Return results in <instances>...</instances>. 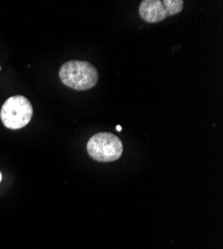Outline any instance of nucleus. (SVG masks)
I'll use <instances>...</instances> for the list:
<instances>
[{
    "instance_id": "7ed1b4c3",
    "label": "nucleus",
    "mask_w": 223,
    "mask_h": 249,
    "mask_svg": "<svg viewBox=\"0 0 223 249\" xmlns=\"http://www.w3.org/2000/svg\"><path fill=\"white\" fill-rule=\"evenodd\" d=\"M88 155L95 160L109 162L117 160L123 152L121 140L112 133L102 132L91 137L87 142Z\"/></svg>"
},
{
    "instance_id": "423d86ee",
    "label": "nucleus",
    "mask_w": 223,
    "mask_h": 249,
    "mask_svg": "<svg viewBox=\"0 0 223 249\" xmlns=\"http://www.w3.org/2000/svg\"><path fill=\"white\" fill-rule=\"evenodd\" d=\"M1 178H2V176H1V173H0V181H1Z\"/></svg>"
},
{
    "instance_id": "20e7f679",
    "label": "nucleus",
    "mask_w": 223,
    "mask_h": 249,
    "mask_svg": "<svg viewBox=\"0 0 223 249\" xmlns=\"http://www.w3.org/2000/svg\"><path fill=\"white\" fill-rule=\"evenodd\" d=\"M183 3L182 0H144L139 5V15L147 23H157L180 13Z\"/></svg>"
},
{
    "instance_id": "f03ea898",
    "label": "nucleus",
    "mask_w": 223,
    "mask_h": 249,
    "mask_svg": "<svg viewBox=\"0 0 223 249\" xmlns=\"http://www.w3.org/2000/svg\"><path fill=\"white\" fill-rule=\"evenodd\" d=\"M33 116L31 103L24 96H13L5 101L0 111V119L10 130H19L30 122Z\"/></svg>"
},
{
    "instance_id": "39448f33",
    "label": "nucleus",
    "mask_w": 223,
    "mask_h": 249,
    "mask_svg": "<svg viewBox=\"0 0 223 249\" xmlns=\"http://www.w3.org/2000/svg\"><path fill=\"white\" fill-rule=\"evenodd\" d=\"M116 130L118 132H121V131H122V127H121V126H116Z\"/></svg>"
},
{
    "instance_id": "f257e3e1",
    "label": "nucleus",
    "mask_w": 223,
    "mask_h": 249,
    "mask_svg": "<svg viewBox=\"0 0 223 249\" xmlns=\"http://www.w3.org/2000/svg\"><path fill=\"white\" fill-rule=\"evenodd\" d=\"M59 78L65 86L76 91H85L97 84L98 72L89 62L71 60L60 68Z\"/></svg>"
}]
</instances>
